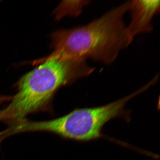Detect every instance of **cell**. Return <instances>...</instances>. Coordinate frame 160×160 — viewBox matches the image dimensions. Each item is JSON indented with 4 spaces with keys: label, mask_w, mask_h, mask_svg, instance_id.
<instances>
[{
    "label": "cell",
    "mask_w": 160,
    "mask_h": 160,
    "mask_svg": "<svg viewBox=\"0 0 160 160\" xmlns=\"http://www.w3.org/2000/svg\"><path fill=\"white\" fill-rule=\"evenodd\" d=\"M131 2L113 8L87 25L53 33L54 51L47 59L67 61L90 59L111 64L133 41L127 32L124 20Z\"/></svg>",
    "instance_id": "cell-1"
},
{
    "label": "cell",
    "mask_w": 160,
    "mask_h": 160,
    "mask_svg": "<svg viewBox=\"0 0 160 160\" xmlns=\"http://www.w3.org/2000/svg\"><path fill=\"white\" fill-rule=\"evenodd\" d=\"M86 61L50 59L24 75L16 84L17 92L11 96L9 104L0 110V121L9 125L31 114L51 111L58 90L95 71V68Z\"/></svg>",
    "instance_id": "cell-2"
},
{
    "label": "cell",
    "mask_w": 160,
    "mask_h": 160,
    "mask_svg": "<svg viewBox=\"0 0 160 160\" xmlns=\"http://www.w3.org/2000/svg\"><path fill=\"white\" fill-rule=\"evenodd\" d=\"M148 89L146 85L131 94L108 104L72 111L74 141L87 142L103 137L102 129L112 119L121 118L128 121L129 113L125 109V106L130 100Z\"/></svg>",
    "instance_id": "cell-3"
},
{
    "label": "cell",
    "mask_w": 160,
    "mask_h": 160,
    "mask_svg": "<svg viewBox=\"0 0 160 160\" xmlns=\"http://www.w3.org/2000/svg\"><path fill=\"white\" fill-rule=\"evenodd\" d=\"M160 8L159 0L131 1L128 11L131 21L127 26V30L132 40L138 35L151 32L153 29V19Z\"/></svg>",
    "instance_id": "cell-4"
},
{
    "label": "cell",
    "mask_w": 160,
    "mask_h": 160,
    "mask_svg": "<svg viewBox=\"0 0 160 160\" xmlns=\"http://www.w3.org/2000/svg\"><path fill=\"white\" fill-rule=\"evenodd\" d=\"M11 99L10 96H0V103L3 102L9 101Z\"/></svg>",
    "instance_id": "cell-5"
}]
</instances>
